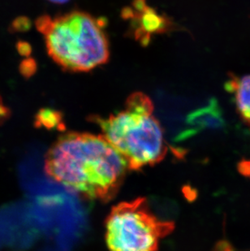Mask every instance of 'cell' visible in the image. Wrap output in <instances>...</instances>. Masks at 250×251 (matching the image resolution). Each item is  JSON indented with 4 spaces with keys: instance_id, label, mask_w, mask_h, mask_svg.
Instances as JSON below:
<instances>
[{
    "instance_id": "obj_4",
    "label": "cell",
    "mask_w": 250,
    "mask_h": 251,
    "mask_svg": "<svg viewBox=\"0 0 250 251\" xmlns=\"http://www.w3.org/2000/svg\"><path fill=\"white\" fill-rule=\"evenodd\" d=\"M175 228L172 221L158 218L144 198L117 204L106 221L110 251H157L161 241Z\"/></svg>"
},
{
    "instance_id": "obj_1",
    "label": "cell",
    "mask_w": 250,
    "mask_h": 251,
    "mask_svg": "<svg viewBox=\"0 0 250 251\" xmlns=\"http://www.w3.org/2000/svg\"><path fill=\"white\" fill-rule=\"evenodd\" d=\"M128 169L121 154L102 136L70 132L48 150L45 170L54 181L90 200L109 201Z\"/></svg>"
},
{
    "instance_id": "obj_8",
    "label": "cell",
    "mask_w": 250,
    "mask_h": 251,
    "mask_svg": "<svg viewBox=\"0 0 250 251\" xmlns=\"http://www.w3.org/2000/svg\"><path fill=\"white\" fill-rule=\"evenodd\" d=\"M49 1L54 2V3H64V2H67L69 0H49Z\"/></svg>"
},
{
    "instance_id": "obj_3",
    "label": "cell",
    "mask_w": 250,
    "mask_h": 251,
    "mask_svg": "<svg viewBox=\"0 0 250 251\" xmlns=\"http://www.w3.org/2000/svg\"><path fill=\"white\" fill-rule=\"evenodd\" d=\"M37 27L44 35L49 55L68 71H90L108 61L104 24L86 12L44 16L37 21Z\"/></svg>"
},
{
    "instance_id": "obj_2",
    "label": "cell",
    "mask_w": 250,
    "mask_h": 251,
    "mask_svg": "<svg viewBox=\"0 0 250 251\" xmlns=\"http://www.w3.org/2000/svg\"><path fill=\"white\" fill-rule=\"evenodd\" d=\"M153 110L149 97L134 93L123 111L107 118L94 117L102 137L123 157L130 170L158 164L168 152L163 128Z\"/></svg>"
},
{
    "instance_id": "obj_7",
    "label": "cell",
    "mask_w": 250,
    "mask_h": 251,
    "mask_svg": "<svg viewBox=\"0 0 250 251\" xmlns=\"http://www.w3.org/2000/svg\"><path fill=\"white\" fill-rule=\"evenodd\" d=\"M8 116H9V111L3 105L2 99L0 97V124L2 123V121H4Z\"/></svg>"
},
{
    "instance_id": "obj_5",
    "label": "cell",
    "mask_w": 250,
    "mask_h": 251,
    "mask_svg": "<svg viewBox=\"0 0 250 251\" xmlns=\"http://www.w3.org/2000/svg\"><path fill=\"white\" fill-rule=\"evenodd\" d=\"M226 87L233 95L237 113L250 129V75L231 77Z\"/></svg>"
},
{
    "instance_id": "obj_6",
    "label": "cell",
    "mask_w": 250,
    "mask_h": 251,
    "mask_svg": "<svg viewBox=\"0 0 250 251\" xmlns=\"http://www.w3.org/2000/svg\"><path fill=\"white\" fill-rule=\"evenodd\" d=\"M36 124L45 128H55L60 125V115L53 110H41L36 117Z\"/></svg>"
}]
</instances>
